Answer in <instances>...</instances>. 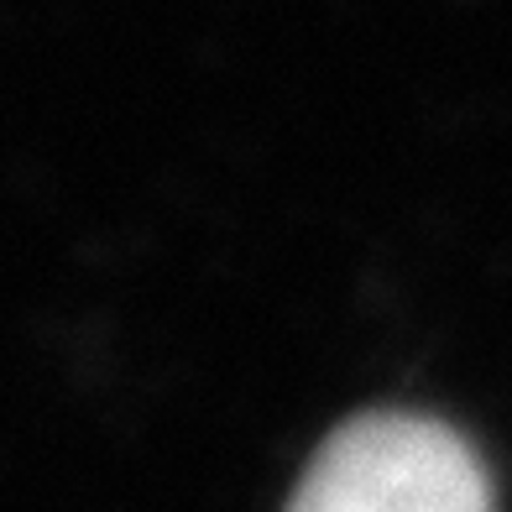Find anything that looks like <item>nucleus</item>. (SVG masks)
Masks as SVG:
<instances>
[{
  "mask_svg": "<svg viewBox=\"0 0 512 512\" xmlns=\"http://www.w3.org/2000/svg\"><path fill=\"white\" fill-rule=\"evenodd\" d=\"M288 512H492V481L439 418L361 413L314 450Z\"/></svg>",
  "mask_w": 512,
  "mask_h": 512,
  "instance_id": "nucleus-1",
  "label": "nucleus"
}]
</instances>
